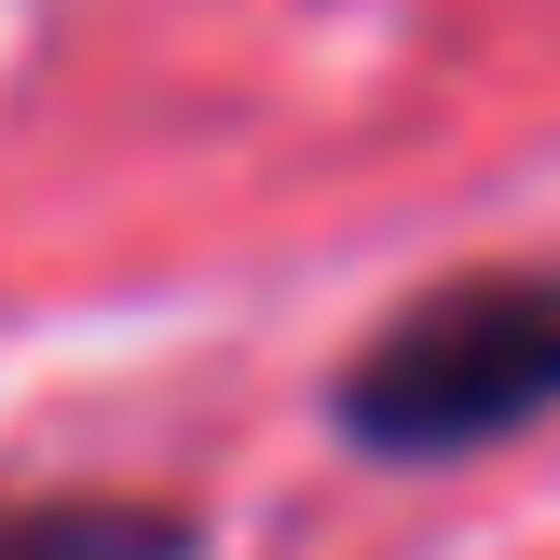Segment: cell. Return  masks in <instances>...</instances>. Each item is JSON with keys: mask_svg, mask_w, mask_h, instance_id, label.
I'll list each match as a JSON object with an SVG mask.
<instances>
[{"mask_svg": "<svg viewBox=\"0 0 560 560\" xmlns=\"http://www.w3.org/2000/svg\"><path fill=\"white\" fill-rule=\"evenodd\" d=\"M315 410L355 465H465L534 438L560 410V260L438 273V288L383 301L342 342Z\"/></svg>", "mask_w": 560, "mask_h": 560, "instance_id": "cell-1", "label": "cell"}, {"mask_svg": "<svg viewBox=\"0 0 560 560\" xmlns=\"http://www.w3.org/2000/svg\"><path fill=\"white\" fill-rule=\"evenodd\" d=\"M0 560H206V520L164 492H0Z\"/></svg>", "mask_w": 560, "mask_h": 560, "instance_id": "cell-2", "label": "cell"}]
</instances>
